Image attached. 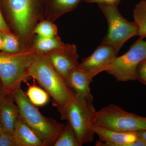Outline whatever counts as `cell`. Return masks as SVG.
<instances>
[{"instance_id":"18","label":"cell","mask_w":146,"mask_h":146,"mask_svg":"<svg viewBox=\"0 0 146 146\" xmlns=\"http://www.w3.org/2000/svg\"><path fill=\"white\" fill-rule=\"evenodd\" d=\"M28 88L26 94L32 103L35 106L46 105L49 101V95L42 88L35 84L30 85L28 82Z\"/></svg>"},{"instance_id":"28","label":"cell","mask_w":146,"mask_h":146,"mask_svg":"<svg viewBox=\"0 0 146 146\" xmlns=\"http://www.w3.org/2000/svg\"><path fill=\"white\" fill-rule=\"evenodd\" d=\"M3 47V38L1 32L0 31V51H1Z\"/></svg>"},{"instance_id":"16","label":"cell","mask_w":146,"mask_h":146,"mask_svg":"<svg viewBox=\"0 0 146 146\" xmlns=\"http://www.w3.org/2000/svg\"><path fill=\"white\" fill-rule=\"evenodd\" d=\"M64 44L58 35L51 37H42L36 35L33 38L31 47L36 53L46 54Z\"/></svg>"},{"instance_id":"5","label":"cell","mask_w":146,"mask_h":146,"mask_svg":"<svg viewBox=\"0 0 146 146\" xmlns=\"http://www.w3.org/2000/svg\"><path fill=\"white\" fill-rule=\"evenodd\" d=\"M35 54L31 46L18 53L0 52V81L5 95L12 94L31 78L29 69Z\"/></svg>"},{"instance_id":"7","label":"cell","mask_w":146,"mask_h":146,"mask_svg":"<svg viewBox=\"0 0 146 146\" xmlns=\"http://www.w3.org/2000/svg\"><path fill=\"white\" fill-rule=\"evenodd\" d=\"M106 18L108 29L102 44L109 45L119 52L125 42L133 36L138 35L136 23L131 22L120 13L117 6L98 5Z\"/></svg>"},{"instance_id":"26","label":"cell","mask_w":146,"mask_h":146,"mask_svg":"<svg viewBox=\"0 0 146 146\" xmlns=\"http://www.w3.org/2000/svg\"><path fill=\"white\" fill-rule=\"evenodd\" d=\"M137 136L139 138H141L142 140L145 141L146 144V129L145 130L135 132Z\"/></svg>"},{"instance_id":"11","label":"cell","mask_w":146,"mask_h":146,"mask_svg":"<svg viewBox=\"0 0 146 146\" xmlns=\"http://www.w3.org/2000/svg\"><path fill=\"white\" fill-rule=\"evenodd\" d=\"M93 128L99 138L97 146H133V142L138 138L135 132H119L96 125Z\"/></svg>"},{"instance_id":"15","label":"cell","mask_w":146,"mask_h":146,"mask_svg":"<svg viewBox=\"0 0 146 146\" xmlns=\"http://www.w3.org/2000/svg\"><path fill=\"white\" fill-rule=\"evenodd\" d=\"M82 0H48L44 9V20L53 22L65 13L76 8Z\"/></svg>"},{"instance_id":"10","label":"cell","mask_w":146,"mask_h":146,"mask_svg":"<svg viewBox=\"0 0 146 146\" xmlns=\"http://www.w3.org/2000/svg\"><path fill=\"white\" fill-rule=\"evenodd\" d=\"M57 73L64 79L72 70L78 68V54L75 45L64 44L45 54Z\"/></svg>"},{"instance_id":"2","label":"cell","mask_w":146,"mask_h":146,"mask_svg":"<svg viewBox=\"0 0 146 146\" xmlns=\"http://www.w3.org/2000/svg\"><path fill=\"white\" fill-rule=\"evenodd\" d=\"M24 122L43 141L46 146H53L65 125L42 115L30 102L21 87L12 94Z\"/></svg>"},{"instance_id":"4","label":"cell","mask_w":146,"mask_h":146,"mask_svg":"<svg viewBox=\"0 0 146 146\" xmlns=\"http://www.w3.org/2000/svg\"><path fill=\"white\" fill-rule=\"evenodd\" d=\"M72 92L66 104L58 110L61 119L67 120L71 125L81 146L94 140L96 134L92 119L96 110L93 99L78 96Z\"/></svg>"},{"instance_id":"13","label":"cell","mask_w":146,"mask_h":146,"mask_svg":"<svg viewBox=\"0 0 146 146\" xmlns=\"http://www.w3.org/2000/svg\"><path fill=\"white\" fill-rule=\"evenodd\" d=\"M19 118V109L12 94L5 95L0 104V121L4 131L13 133Z\"/></svg>"},{"instance_id":"25","label":"cell","mask_w":146,"mask_h":146,"mask_svg":"<svg viewBox=\"0 0 146 146\" xmlns=\"http://www.w3.org/2000/svg\"><path fill=\"white\" fill-rule=\"evenodd\" d=\"M0 31L7 33H12L9 26L4 18L0 8Z\"/></svg>"},{"instance_id":"20","label":"cell","mask_w":146,"mask_h":146,"mask_svg":"<svg viewBox=\"0 0 146 146\" xmlns=\"http://www.w3.org/2000/svg\"><path fill=\"white\" fill-rule=\"evenodd\" d=\"M53 146H80L75 133L69 123L65 125Z\"/></svg>"},{"instance_id":"23","label":"cell","mask_w":146,"mask_h":146,"mask_svg":"<svg viewBox=\"0 0 146 146\" xmlns=\"http://www.w3.org/2000/svg\"><path fill=\"white\" fill-rule=\"evenodd\" d=\"M0 146H16L13 133L4 131L1 133Z\"/></svg>"},{"instance_id":"22","label":"cell","mask_w":146,"mask_h":146,"mask_svg":"<svg viewBox=\"0 0 146 146\" xmlns=\"http://www.w3.org/2000/svg\"><path fill=\"white\" fill-rule=\"evenodd\" d=\"M136 79L146 85V58L141 61L136 69Z\"/></svg>"},{"instance_id":"29","label":"cell","mask_w":146,"mask_h":146,"mask_svg":"<svg viewBox=\"0 0 146 146\" xmlns=\"http://www.w3.org/2000/svg\"><path fill=\"white\" fill-rule=\"evenodd\" d=\"M3 132H4L1 123V121H0V134L2 133Z\"/></svg>"},{"instance_id":"27","label":"cell","mask_w":146,"mask_h":146,"mask_svg":"<svg viewBox=\"0 0 146 146\" xmlns=\"http://www.w3.org/2000/svg\"><path fill=\"white\" fill-rule=\"evenodd\" d=\"M5 96V95L4 94L3 91L2 84L1 82L0 81V104H1V102L3 98Z\"/></svg>"},{"instance_id":"14","label":"cell","mask_w":146,"mask_h":146,"mask_svg":"<svg viewBox=\"0 0 146 146\" xmlns=\"http://www.w3.org/2000/svg\"><path fill=\"white\" fill-rule=\"evenodd\" d=\"M13 133L16 146H46L20 116Z\"/></svg>"},{"instance_id":"6","label":"cell","mask_w":146,"mask_h":146,"mask_svg":"<svg viewBox=\"0 0 146 146\" xmlns=\"http://www.w3.org/2000/svg\"><path fill=\"white\" fill-rule=\"evenodd\" d=\"M94 125L119 132L130 133L146 129V117L127 112L114 104L105 106L93 115Z\"/></svg>"},{"instance_id":"1","label":"cell","mask_w":146,"mask_h":146,"mask_svg":"<svg viewBox=\"0 0 146 146\" xmlns=\"http://www.w3.org/2000/svg\"><path fill=\"white\" fill-rule=\"evenodd\" d=\"M11 25L21 41L22 50L30 47L36 25L44 20L39 0H4Z\"/></svg>"},{"instance_id":"17","label":"cell","mask_w":146,"mask_h":146,"mask_svg":"<svg viewBox=\"0 0 146 146\" xmlns=\"http://www.w3.org/2000/svg\"><path fill=\"white\" fill-rule=\"evenodd\" d=\"M134 22L138 28V35L146 38V0H142L137 4L133 11Z\"/></svg>"},{"instance_id":"8","label":"cell","mask_w":146,"mask_h":146,"mask_svg":"<svg viewBox=\"0 0 146 146\" xmlns=\"http://www.w3.org/2000/svg\"><path fill=\"white\" fill-rule=\"evenodd\" d=\"M146 58V41L140 37L131 46L128 51L117 57L106 72L117 81L136 80V71L139 63Z\"/></svg>"},{"instance_id":"19","label":"cell","mask_w":146,"mask_h":146,"mask_svg":"<svg viewBox=\"0 0 146 146\" xmlns=\"http://www.w3.org/2000/svg\"><path fill=\"white\" fill-rule=\"evenodd\" d=\"M3 38L2 52L7 54H16L22 50L21 41L18 36L12 33L1 32Z\"/></svg>"},{"instance_id":"21","label":"cell","mask_w":146,"mask_h":146,"mask_svg":"<svg viewBox=\"0 0 146 146\" xmlns=\"http://www.w3.org/2000/svg\"><path fill=\"white\" fill-rule=\"evenodd\" d=\"M57 27L52 21L43 20L38 23L33 31V35L42 37H51L58 35Z\"/></svg>"},{"instance_id":"3","label":"cell","mask_w":146,"mask_h":146,"mask_svg":"<svg viewBox=\"0 0 146 146\" xmlns=\"http://www.w3.org/2000/svg\"><path fill=\"white\" fill-rule=\"evenodd\" d=\"M29 74L52 98L53 105L58 110L66 104L72 94L45 54L36 53L29 68Z\"/></svg>"},{"instance_id":"12","label":"cell","mask_w":146,"mask_h":146,"mask_svg":"<svg viewBox=\"0 0 146 146\" xmlns=\"http://www.w3.org/2000/svg\"><path fill=\"white\" fill-rule=\"evenodd\" d=\"M93 79L86 71L78 68L72 70L64 80L69 88L77 96L93 100L89 87Z\"/></svg>"},{"instance_id":"9","label":"cell","mask_w":146,"mask_h":146,"mask_svg":"<svg viewBox=\"0 0 146 146\" xmlns=\"http://www.w3.org/2000/svg\"><path fill=\"white\" fill-rule=\"evenodd\" d=\"M119 52L109 45L101 44L94 52L79 63L78 68L86 71L93 78L106 71L117 57Z\"/></svg>"},{"instance_id":"24","label":"cell","mask_w":146,"mask_h":146,"mask_svg":"<svg viewBox=\"0 0 146 146\" xmlns=\"http://www.w3.org/2000/svg\"><path fill=\"white\" fill-rule=\"evenodd\" d=\"M87 3H96L98 5L117 6L121 2V0H83Z\"/></svg>"}]
</instances>
